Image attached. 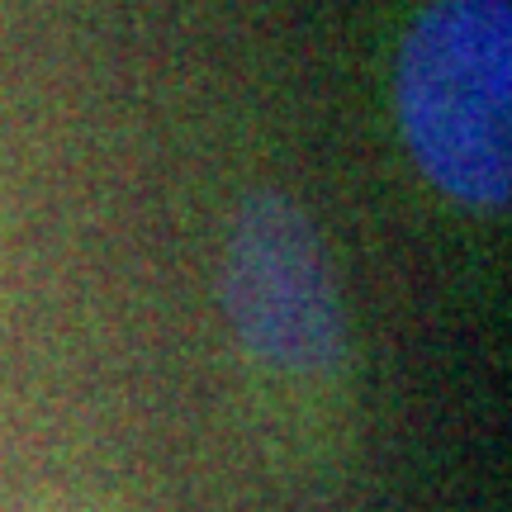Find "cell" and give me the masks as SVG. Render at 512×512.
Masks as SVG:
<instances>
[{
    "mask_svg": "<svg viewBox=\"0 0 512 512\" xmlns=\"http://www.w3.org/2000/svg\"><path fill=\"white\" fill-rule=\"evenodd\" d=\"M219 304L247 361L271 375L323 380L347 366V309L328 247L304 204L285 190H252L233 209Z\"/></svg>",
    "mask_w": 512,
    "mask_h": 512,
    "instance_id": "obj_2",
    "label": "cell"
},
{
    "mask_svg": "<svg viewBox=\"0 0 512 512\" xmlns=\"http://www.w3.org/2000/svg\"><path fill=\"white\" fill-rule=\"evenodd\" d=\"M394 119L427 185L475 214L512 195V0H427L394 57Z\"/></svg>",
    "mask_w": 512,
    "mask_h": 512,
    "instance_id": "obj_1",
    "label": "cell"
}]
</instances>
